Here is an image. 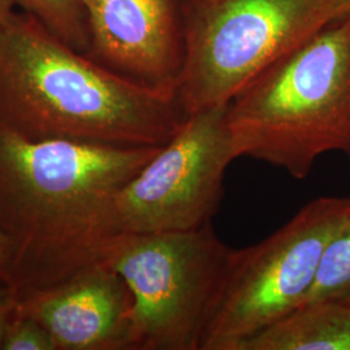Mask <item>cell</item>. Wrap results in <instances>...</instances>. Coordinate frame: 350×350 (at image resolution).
<instances>
[{"mask_svg": "<svg viewBox=\"0 0 350 350\" xmlns=\"http://www.w3.org/2000/svg\"><path fill=\"white\" fill-rule=\"evenodd\" d=\"M341 296H350V225L327 247L312 288L302 304Z\"/></svg>", "mask_w": 350, "mask_h": 350, "instance_id": "12", "label": "cell"}, {"mask_svg": "<svg viewBox=\"0 0 350 350\" xmlns=\"http://www.w3.org/2000/svg\"><path fill=\"white\" fill-rule=\"evenodd\" d=\"M188 114L226 107L276 62L342 14L335 0H179Z\"/></svg>", "mask_w": 350, "mask_h": 350, "instance_id": "4", "label": "cell"}, {"mask_svg": "<svg viewBox=\"0 0 350 350\" xmlns=\"http://www.w3.org/2000/svg\"><path fill=\"white\" fill-rule=\"evenodd\" d=\"M176 94L114 73L16 12L0 26V129L30 142L163 147L186 120Z\"/></svg>", "mask_w": 350, "mask_h": 350, "instance_id": "2", "label": "cell"}, {"mask_svg": "<svg viewBox=\"0 0 350 350\" xmlns=\"http://www.w3.org/2000/svg\"><path fill=\"white\" fill-rule=\"evenodd\" d=\"M133 305L122 276L99 262L17 308L49 329L57 350H130Z\"/></svg>", "mask_w": 350, "mask_h": 350, "instance_id": "9", "label": "cell"}, {"mask_svg": "<svg viewBox=\"0 0 350 350\" xmlns=\"http://www.w3.org/2000/svg\"><path fill=\"white\" fill-rule=\"evenodd\" d=\"M7 265H8V247L5 243V239L0 234V283L3 284L5 271H7Z\"/></svg>", "mask_w": 350, "mask_h": 350, "instance_id": "16", "label": "cell"}, {"mask_svg": "<svg viewBox=\"0 0 350 350\" xmlns=\"http://www.w3.org/2000/svg\"><path fill=\"white\" fill-rule=\"evenodd\" d=\"M55 37L82 53H90L88 17L82 0H16Z\"/></svg>", "mask_w": 350, "mask_h": 350, "instance_id": "11", "label": "cell"}, {"mask_svg": "<svg viewBox=\"0 0 350 350\" xmlns=\"http://www.w3.org/2000/svg\"><path fill=\"white\" fill-rule=\"evenodd\" d=\"M18 305V304H17ZM0 350H57L49 329L17 308L5 329Z\"/></svg>", "mask_w": 350, "mask_h": 350, "instance_id": "13", "label": "cell"}, {"mask_svg": "<svg viewBox=\"0 0 350 350\" xmlns=\"http://www.w3.org/2000/svg\"><path fill=\"white\" fill-rule=\"evenodd\" d=\"M240 350H350V296L302 304Z\"/></svg>", "mask_w": 350, "mask_h": 350, "instance_id": "10", "label": "cell"}, {"mask_svg": "<svg viewBox=\"0 0 350 350\" xmlns=\"http://www.w3.org/2000/svg\"><path fill=\"white\" fill-rule=\"evenodd\" d=\"M226 107L188 114L156 156L114 202L120 232H175L209 225L224 196L228 165L237 160Z\"/></svg>", "mask_w": 350, "mask_h": 350, "instance_id": "7", "label": "cell"}, {"mask_svg": "<svg viewBox=\"0 0 350 350\" xmlns=\"http://www.w3.org/2000/svg\"><path fill=\"white\" fill-rule=\"evenodd\" d=\"M232 250L212 225L175 232H120L103 262L133 295L130 350H201Z\"/></svg>", "mask_w": 350, "mask_h": 350, "instance_id": "5", "label": "cell"}, {"mask_svg": "<svg viewBox=\"0 0 350 350\" xmlns=\"http://www.w3.org/2000/svg\"><path fill=\"white\" fill-rule=\"evenodd\" d=\"M237 157L305 179L328 152L350 157V13L266 69L228 103Z\"/></svg>", "mask_w": 350, "mask_h": 350, "instance_id": "3", "label": "cell"}, {"mask_svg": "<svg viewBox=\"0 0 350 350\" xmlns=\"http://www.w3.org/2000/svg\"><path fill=\"white\" fill-rule=\"evenodd\" d=\"M18 300L12 291L0 283V348L5 329L17 310Z\"/></svg>", "mask_w": 350, "mask_h": 350, "instance_id": "14", "label": "cell"}, {"mask_svg": "<svg viewBox=\"0 0 350 350\" xmlns=\"http://www.w3.org/2000/svg\"><path fill=\"white\" fill-rule=\"evenodd\" d=\"M160 148L30 142L0 129L3 284L17 300L104 261L120 234L116 199Z\"/></svg>", "mask_w": 350, "mask_h": 350, "instance_id": "1", "label": "cell"}, {"mask_svg": "<svg viewBox=\"0 0 350 350\" xmlns=\"http://www.w3.org/2000/svg\"><path fill=\"white\" fill-rule=\"evenodd\" d=\"M338 4V8L341 10L342 14H349L350 13V0H335Z\"/></svg>", "mask_w": 350, "mask_h": 350, "instance_id": "17", "label": "cell"}, {"mask_svg": "<svg viewBox=\"0 0 350 350\" xmlns=\"http://www.w3.org/2000/svg\"><path fill=\"white\" fill-rule=\"evenodd\" d=\"M350 225V198H319L262 241L232 250L201 350L241 345L302 304L327 247Z\"/></svg>", "mask_w": 350, "mask_h": 350, "instance_id": "6", "label": "cell"}, {"mask_svg": "<svg viewBox=\"0 0 350 350\" xmlns=\"http://www.w3.org/2000/svg\"><path fill=\"white\" fill-rule=\"evenodd\" d=\"M16 0H0V26L10 21L16 13Z\"/></svg>", "mask_w": 350, "mask_h": 350, "instance_id": "15", "label": "cell"}, {"mask_svg": "<svg viewBox=\"0 0 350 350\" xmlns=\"http://www.w3.org/2000/svg\"><path fill=\"white\" fill-rule=\"evenodd\" d=\"M95 62L176 94L185 62L179 0H82Z\"/></svg>", "mask_w": 350, "mask_h": 350, "instance_id": "8", "label": "cell"}]
</instances>
